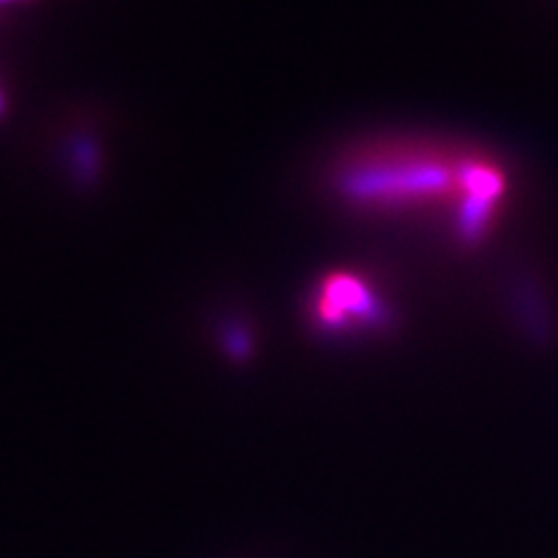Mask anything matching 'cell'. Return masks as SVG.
Masks as SVG:
<instances>
[{
	"instance_id": "2",
	"label": "cell",
	"mask_w": 558,
	"mask_h": 558,
	"mask_svg": "<svg viewBox=\"0 0 558 558\" xmlns=\"http://www.w3.org/2000/svg\"><path fill=\"white\" fill-rule=\"evenodd\" d=\"M312 317L322 330H330V333L375 328L387 319L373 284L347 272L322 279L312 295Z\"/></svg>"
},
{
	"instance_id": "1",
	"label": "cell",
	"mask_w": 558,
	"mask_h": 558,
	"mask_svg": "<svg viewBox=\"0 0 558 558\" xmlns=\"http://www.w3.org/2000/svg\"><path fill=\"white\" fill-rule=\"evenodd\" d=\"M338 194L359 207H447L463 242H482L505 201L508 174L484 154L391 147L361 154L336 174Z\"/></svg>"
}]
</instances>
